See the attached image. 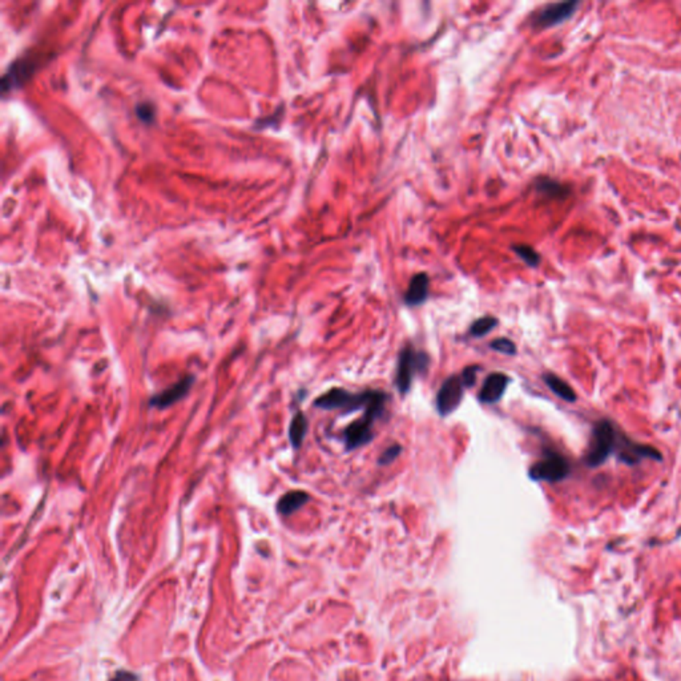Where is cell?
Segmentation results:
<instances>
[{"mask_svg":"<svg viewBox=\"0 0 681 681\" xmlns=\"http://www.w3.org/2000/svg\"><path fill=\"white\" fill-rule=\"evenodd\" d=\"M570 463L563 455L549 451L540 461L535 462L529 467L528 475L535 482L558 483L564 481L570 475Z\"/></svg>","mask_w":681,"mask_h":681,"instance_id":"cell-5","label":"cell"},{"mask_svg":"<svg viewBox=\"0 0 681 681\" xmlns=\"http://www.w3.org/2000/svg\"><path fill=\"white\" fill-rule=\"evenodd\" d=\"M510 383V378L503 373H491L484 379L482 389L479 390L478 399L486 405H494L505 396V389Z\"/></svg>","mask_w":681,"mask_h":681,"instance_id":"cell-9","label":"cell"},{"mask_svg":"<svg viewBox=\"0 0 681 681\" xmlns=\"http://www.w3.org/2000/svg\"><path fill=\"white\" fill-rule=\"evenodd\" d=\"M192 383H193V377L188 375V377L182 378L181 381H178L175 385H172L171 387H168L167 390L152 396L150 405L152 407H157V409H167V407L175 405L181 398L187 396L188 392L191 390Z\"/></svg>","mask_w":681,"mask_h":681,"instance_id":"cell-10","label":"cell"},{"mask_svg":"<svg viewBox=\"0 0 681 681\" xmlns=\"http://www.w3.org/2000/svg\"><path fill=\"white\" fill-rule=\"evenodd\" d=\"M429 285H430V280L426 273L416 274L411 278L409 287L405 293V304L407 307L422 305L429 297Z\"/></svg>","mask_w":681,"mask_h":681,"instance_id":"cell-11","label":"cell"},{"mask_svg":"<svg viewBox=\"0 0 681 681\" xmlns=\"http://www.w3.org/2000/svg\"><path fill=\"white\" fill-rule=\"evenodd\" d=\"M543 381L549 386V390L559 398H562L563 401H566V402H575L576 401V393L572 390L571 386L566 381L559 378L556 374H543Z\"/></svg>","mask_w":681,"mask_h":681,"instance_id":"cell-13","label":"cell"},{"mask_svg":"<svg viewBox=\"0 0 681 681\" xmlns=\"http://www.w3.org/2000/svg\"><path fill=\"white\" fill-rule=\"evenodd\" d=\"M490 348L495 352L502 353L505 355H515L516 354L515 344L508 338H497V339L491 341Z\"/></svg>","mask_w":681,"mask_h":681,"instance_id":"cell-17","label":"cell"},{"mask_svg":"<svg viewBox=\"0 0 681 681\" xmlns=\"http://www.w3.org/2000/svg\"><path fill=\"white\" fill-rule=\"evenodd\" d=\"M387 399H389V396L385 392H381L379 396H377L373 402L363 410V416L346 426V429L344 431V438H345V444H346L348 451L359 449V447H362L373 440L374 423L378 418L383 414Z\"/></svg>","mask_w":681,"mask_h":681,"instance_id":"cell-1","label":"cell"},{"mask_svg":"<svg viewBox=\"0 0 681 681\" xmlns=\"http://www.w3.org/2000/svg\"><path fill=\"white\" fill-rule=\"evenodd\" d=\"M464 385L461 377L451 375L440 386L437 394V410L440 417H447L461 406Z\"/></svg>","mask_w":681,"mask_h":681,"instance_id":"cell-6","label":"cell"},{"mask_svg":"<svg viewBox=\"0 0 681 681\" xmlns=\"http://www.w3.org/2000/svg\"><path fill=\"white\" fill-rule=\"evenodd\" d=\"M401 451H402V446L401 444H393L390 447H387L382 454L381 457L378 458V464L379 466H386V464H390L393 462L396 461V458L401 455Z\"/></svg>","mask_w":681,"mask_h":681,"instance_id":"cell-18","label":"cell"},{"mask_svg":"<svg viewBox=\"0 0 681 681\" xmlns=\"http://www.w3.org/2000/svg\"><path fill=\"white\" fill-rule=\"evenodd\" d=\"M619 435L620 431L616 430L615 426L610 420L603 419L597 422L593 427V438L588 446L584 463L588 467L601 466L607 461V458H610L611 454L616 453Z\"/></svg>","mask_w":681,"mask_h":681,"instance_id":"cell-3","label":"cell"},{"mask_svg":"<svg viewBox=\"0 0 681 681\" xmlns=\"http://www.w3.org/2000/svg\"><path fill=\"white\" fill-rule=\"evenodd\" d=\"M309 501H310V497L305 491H300V490L289 491V492H286L285 495H283L280 498V501L277 502V511L284 516H289L293 512L302 508L308 503Z\"/></svg>","mask_w":681,"mask_h":681,"instance_id":"cell-12","label":"cell"},{"mask_svg":"<svg viewBox=\"0 0 681 681\" xmlns=\"http://www.w3.org/2000/svg\"><path fill=\"white\" fill-rule=\"evenodd\" d=\"M498 325V320L495 317H491V315H486V317H482L477 321L473 322V325L470 326V335L471 337H475V338H481L483 337L486 334H488L490 331L497 328Z\"/></svg>","mask_w":681,"mask_h":681,"instance_id":"cell-15","label":"cell"},{"mask_svg":"<svg viewBox=\"0 0 681 681\" xmlns=\"http://www.w3.org/2000/svg\"><path fill=\"white\" fill-rule=\"evenodd\" d=\"M381 390H366L362 393H352L342 387H333L325 394L318 396L314 401V406L322 410H344L353 413L359 409H366Z\"/></svg>","mask_w":681,"mask_h":681,"instance_id":"cell-2","label":"cell"},{"mask_svg":"<svg viewBox=\"0 0 681 681\" xmlns=\"http://www.w3.org/2000/svg\"><path fill=\"white\" fill-rule=\"evenodd\" d=\"M514 252L526 263V264L529 265V266H536L539 264L540 259H539V254L531 248V246H527V245H518V246H514Z\"/></svg>","mask_w":681,"mask_h":681,"instance_id":"cell-16","label":"cell"},{"mask_svg":"<svg viewBox=\"0 0 681 681\" xmlns=\"http://www.w3.org/2000/svg\"><path fill=\"white\" fill-rule=\"evenodd\" d=\"M430 365V358L426 353L417 352L411 345L403 348L396 365V386L401 394H407L413 385L416 374L426 372Z\"/></svg>","mask_w":681,"mask_h":681,"instance_id":"cell-4","label":"cell"},{"mask_svg":"<svg viewBox=\"0 0 681 681\" xmlns=\"http://www.w3.org/2000/svg\"><path fill=\"white\" fill-rule=\"evenodd\" d=\"M308 419L304 413L298 411L290 422L289 426V440L294 449H300L308 433Z\"/></svg>","mask_w":681,"mask_h":681,"instance_id":"cell-14","label":"cell"},{"mask_svg":"<svg viewBox=\"0 0 681 681\" xmlns=\"http://www.w3.org/2000/svg\"><path fill=\"white\" fill-rule=\"evenodd\" d=\"M616 454H617L620 461L624 462L627 464H636L645 458L654 459V461H661V454L656 449L647 446V444L635 443V442L628 440L621 433H620L619 440H617Z\"/></svg>","mask_w":681,"mask_h":681,"instance_id":"cell-7","label":"cell"},{"mask_svg":"<svg viewBox=\"0 0 681 681\" xmlns=\"http://www.w3.org/2000/svg\"><path fill=\"white\" fill-rule=\"evenodd\" d=\"M479 372V366H467L461 374L462 382L464 387H471L474 386L477 381V374Z\"/></svg>","mask_w":681,"mask_h":681,"instance_id":"cell-19","label":"cell"},{"mask_svg":"<svg viewBox=\"0 0 681 681\" xmlns=\"http://www.w3.org/2000/svg\"><path fill=\"white\" fill-rule=\"evenodd\" d=\"M576 5H577V3H575V1H563V3L549 4L538 12V15L535 18V24L538 27H543V28L559 24V23H562L571 16L572 14L575 12Z\"/></svg>","mask_w":681,"mask_h":681,"instance_id":"cell-8","label":"cell"}]
</instances>
